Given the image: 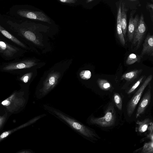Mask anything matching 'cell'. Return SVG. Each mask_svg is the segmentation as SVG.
I'll return each instance as SVG.
<instances>
[{
  "label": "cell",
  "mask_w": 153,
  "mask_h": 153,
  "mask_svg": "<svg viewBox=\"0 0 153 153\" xmlns=\"http://www.w3.org/2000/svg\"><path fill=\"white\" fill-rule=\"evenodd\" d=\"M52 69L43 75L38 84L37 97L41 99L47 95L58 83L65 71Z\"/></svg>",
  "instance_id": "1"
},
{
  "label": "cell",
  "mask_w": 153,
  "mask_h": 153,
  "mask_svg": "<svg viewBox=\"0 0 153 153\" xmlns=\"http://www.w3.org/2000/svg\"><path fill=\"white\" fill-rule=\"evenodd\" d=\"M44 107L50 113L66 123L72 128L83 135L89 138L95 137L96 135L93 131L77 121L53 108L46 105H45Z\"/></svg>",
  "instance_id": "2"
},
{
  "label": "cell",
  "mask_w": 153,
  "mask_h": 153,
  "mask_svg": "<svg viewBox=\"0 0 153 153\" xmlns=\"http://www.w3.org/2000/svg\"><path fill=\"white\" fill-rule=\"evenodd\" d=\"M105 114L104 116L101 117L91 118L90 123L102 127H107L112 126L116 119L115 110L112 102L109 104Z\"/></svg>",
  "instance_id": "3"
},
{
  "label": "cell",
  "mask_w": 153,
  "mask_h": 153,
  "mask_svg": "<svg viewBox=\"0 0 153 153\" xmlns=\"http://www.w3.org/2000/svg\"><path fill=\"white\" fill-rule=\"evenodd\" d=\"M24 49L8 44L0 39V55L5 59L10 60L22 56Z\"/></svg>",
  "instance_id": "4"
},
{
  "label": "cell",
  "mask_w": 153,
  "mask_h": 153,
  "mask_svg": "<svg viewBox=\"0 0 153 153\" xmlns=\"http://www.w3.org/2000/svg\"><path fill=\"white\" fill-rule=\"evenodd\" d=\"M146 32V26L145 22L143 15L142 14L140 17L137 27L134 33L132 42L131 48L136 51L140 47Z\"/></svg>",
  "instance_id": "5"
},
{
  "label": "cell",
  "mask_w": 153,
  "mask_h": 153,
  "mask_svg": "<svg viewBox=\"0 0 153 153\" xmlns=\"http://www.w3.org/2000/svg\"><path fill=\"white\" fill-rule=\"evenodd\" d=\"M152 77V76L151 74L147 77L129 101L127 107V112L128 117H131L132 114L145 89L150 83Z\"/></svg>",
  "instance_id": "6"
},
{
  "label": "cell",
  "mask_w": 153,
  "mask_h": 153,
  "mask_svg": "<svg viewBox=\"0 0 153 153\" xmlns=\"http://www.w3.org/2000/svg\"><path fill=\"white\" fill-rule=\"evenodd\" d=\"M17 14L19 16L29 19L39 20L49 23V19L42 12L34 11L25 9L18 10Z\"/></svg>",
  "instance_id": "7"
},
{
  "label": "cell",
  "mask_w": 153,
  "mask_h": 153,
  "mask_svg": "<svg viewBox=\"0 0 153 153\" xmlns=\"http://www.w3.org/2000/svg\"><path fill=\"white\" fill-rule=\"evenodd\" d=\"M37 63L33 60L24 59L10 63L3 67L6 70L30 68L36 65Z\"/></svg>",
  "instance_id": "8"
},
{
  "label": "cell",
  "mask_w": 153,
  "mask_h": 153,
  "mask_svg": "<svg viewBox=\"0 0 153 153\" xmlns=\"http://www.w3.org/2000/svg\"><path fill=\"white\" fill-rule=\"evenodd\" d=\"M135 11L132 10L130 13L128 25L127 28V36L129 42H132L135 32L137 27L140 17L138 14L133 17Z\"/></svg>",
  "instance_id": "9"
},
{
  "label": "cell",
  "mask_w": 153,
  "mask_h": 153,
  "mask_svg": "<svg viewBox=\"0 0 153 153\" xmlns=\"http://www.w3.org/2000/svg\"><path fill=\"white\" fill-rule=\"evenodd\" d=\"M149 85V88L145 93L138 105L136 114V118H137L144 113L150 102L151 98V88L150 84Z\"/></svg>",
  "instance_id": "10"
},
{
  "label": "cell",
  "mask_w": 153,
  "mask_h": 153,
  "mask_svg": "<svg viewBox=\"0 0 153 153\" xmlns=\"http://www.w3.org/2000/svg\"><path fill=\"white\" fill-rule=\"evenodd\" d=\"M146 54L150 56L153 55V36L149 33H148L145 39L143 49L139 55L142 58Z\"/></svg>",
  "instance_id": "11"
},
{
  "label": "cell",
  "mask_w": 153,
  "mask_h": 153,
  "mask_svg": "<svg viewBox=\"0 0 153 153\" xmlns=\"http://www.w3.org/2000/svg\"><path fill=\"white\" fill-rule=\"evenodd\" d=\"M121 2L118 6L117 19L116 30L118 38L121 44L123 46L125 45V41L123 33L121 22Z\"/></svg>",
  "instance_id": "12"
},
{
  "label": "cell",
  "mask_w": 153,
  "mask_h": 153,
  "mask_svg": "<svg viewBox=\"0 0 153 153\" xmlns=\"http://www.w3.org/2000/svg\"><path fill=\"white\" fill-rule=\"evenodd\" d=\"M128 9L126 7L125 3L123 1L121 4V25L123 33L124 36H126L127 30V13Z\"/></svg>",
  "instance_id": "13"
},
{
  "label": "cell",
  "mask_w": 153,
  "mask_h": 153,
  "mask_svg": "<svg viewBox=\"0 0 153 153\" xmlns=\"http://www.w3.org/2000/svg\"><path fill=\"white\" fill-rule=\"evenodd\" d=\"M0 32L5 37L18 45L22 49H27V46L24 43L11 34L0 25Z\"/></svg>",
  "instance_id": "14"
},
{
  "label": "cell",
  "mask_w": 153,
  "mask_h": 153,
  "mask_svg": "<svg viewBox=\"0 0 153 153\" xmlns=\"http://www.w3.org/2000/svg\"><path fill=\"white\" fill-rule=\"evenodd\" d=\"M41 116H42V115ZM41 116H39L35 118L34 119L32 120H31L30 122L20 126L14 129L5 131L3 132L0 135V141L7 137L9 135L12 133L14 131H17L18 130L24 127L27 126L29 124H30L37 120L38 119H39L42 117Z\"/></svg>",
  "instance_id": "15"
},
{
  "label": "cell",
  "mask_w": 153,
  "mask_h": 153,
  "mask_svg": "<svg viewBox=\"0 0 153 153\" xmlns=\"http://www.w3.org/2000/svg\"><path fill=\"white\" fill-rule=\"evenodd\" d=\"M142 70L136 69L131 71L123 74L121 77V79H125L128 81H132L136 78L139 74L142 71Z\"/></svg>",
  "instance_id": "16"
},
{
  "label": "cell",
  "mask_w": 153,
  "mask_h": 153,
  "mask_svg": "<svg viewBox=\"0 0 153 153\" xmlns=\"http://www.w3.org/2000/svg\"><path fill=\"white\" fill-rule=\"evenodd\" d=\"M151 122L149 118H146L142 121L138 120L137 124L138 125V130L139 132H143L148 129V126Z\"/></svg>",
  "instance_id": "17"
},
{
  "label": "cell",
  "mask_w": 153,
  "mask_h": 153,
  "mask_svg": "<svg viewBox=\"0 0 153 153\" xmlns=\"http://www.w3.org/2000/svg\"><path fill=\"white\" fill-rule=\"evenodd\" d=\"M141 59L140 55L132 53L128 56L126 61V63L128 65H131L136 62H139Z\"/></svg>",
  "instance_id": "18"
},
{
  "label": "cell",
  "mask_w": 153,
  "mask_h": 153,
  "mask_svg": "<svg viewBox=\"0 0 153 153\" xmlns=\"http://www.w3.org/2000/svg\"><path fill=\"white\" fill-rule=\"evenodd\" d=\"M98 85L100 88L102 90L108 91L111 87V85L106 80L99 79L97 81Z\"/></svg>",
  "instance_id": "19"
},
{
  "label": "cell",
  "mask_w": 153,
  "mask_h": 153,
  "mask_svg": "<svg viewBox=\"0 0 153 153\" xmlns=\"http://www.w3.org/2000/svg\"><path fill=\"white\" fill-rule=\"evenodd\" d=\"M114 99L116 105L118 109L121 110L122 102L120 94L117 93H115L114 95Z\"/></svg>",
  "instance_id": "20"
},
{
  "label": "cell",
  "mask_w": 153,
  "mask_h": 153,
  "mask_svg": "<svg viewBox=\"0 0 153 153\" xmlns=\"http://www.w3.org/2000/svg\"><path fill=\"white\" fill-rule=\"evenodd\" d=\"M153 141L149 143H146L144 145L142 150V153L153 152Z\"/></svg>",
  "instance_id": "21"
},
{
  "label": "cell",
  "mask_w": 153,
  "mask_h": 153,
  "mask_svg": "<svg viewBox=\"0 0 153 153\" xmlns=\"http://www.w3.org/2000/svg\"><path fill=\"white\" fill-rule=\"evenodd\" d=\"M81 78L83 80H88L90 79L91 76V72L88 70H83L79 74Z\"/></svg>",
  "instance_id": "22"
},
{
  "label": "cell",
  "mask_w": 153,
  "mask_h": 153,
  "mask_svg": "<svg viewBox=\"0 0 153 153\" xmlns=\"http://www.w3.org/2000/svg\"><path fill=\"white\" fill-rule=\"evenodd\" d=\"M144 77V76H143L141 77L128 91L127 94H129L134 91L140 85Z\"/></svg>",
  "instance_id": "23"
},
{
  "label": "cell",
  "mask_w": 153,
  "mask_h": 153,
  "mask_svg": "<svg viewBox=\"0 0 153 153\" xmlns=\"http://www.w3.org/2000/svg\"><path fill=\"white\" fill-rule=\"evenodd\" d=\"M146 8L149 12L152 22H153V4L149 2L147 3Z\"/></svg>",
  "instance_id": "24"
},
{
  "label": "cell",
  "mask_w": 153,
  "mask_h": 153,
  "mask_svg": "<svg viewBox=\"0 0 153 153\" xmlns=\"http://www.w3.org/2000/svg\"><path fill=\"white\" fill-rule=\"evenodd\" d=\"M59 1L61 2L67 4L74 3L76 1L74 0H59Z\"/></svg>",
  "instance_id": "25"
},
{
  "label": "cell",
  "mask_w": 153,
  "mask_h": 153,
  "mask_svg": "<svg viewBox=\"0 0 153 153\" xmlns=\"http://www.w3.org/2000/svg\"><path fill=\"white\" fill-rule=\"evenodd\" d=\"M30 73L28 74H27L24 76L23 78V82L25 83H27L28 82L30 76Z\"/></svg>",
  "instance_id": "26"
},
{
  "label": "cell",
  "mask_w": 153,
  "mask_h": 153,
  "mask_svg": "<svg viewBox=\"0 0 153 153\" xmlns=\"http://www.w3.org/2000/svg\"><path fill=\"white\" fill-rule=\"evenodd\" d=\"M153 123L152 122H151L149 125H150L148 127V129L150 131V133H153Z\"/></svg>",
  "instance_id": "27"
},
{
  "label": "cell",
  "mask_w": 153,
  "mask_h": 153,
  "mask_svg": "<svg viewBox=\"0 0 153 153\" xmlns=\"http://www.w3.org/2000/svg\"><path fill=\"white\" fill-rule=\"evenodd\" d=\"M4 120V118L3 117H0V127L2 125Z\"/></svg>",
  "instance_id": "28"
},
{
  "label": "cell",
  "mask_w": 153,
  "mask_h": 153,
  "mask_svg": "<svg viewBox=\"0 0 153 153\" xmlns=\"http://www.w3.org/2000/svg\"><path fill=\"white\" fill-rule=\"evenodd\" d=\"M9 103V102L7 100H5V101H3L2 103L3 105H7Z\"/></svg>",
  "instance_id": "29"
},
{
  "label": "cell",
  "mask_w": 153,
  "mask_h": 153,
  "mask_svg": "<svg viewBox=\"0 0 153 153\" xmlns=\"http://www.w3.org/2000/svg\"><path fill=\"white\" fill-rule=\"evenodd\" d=\"M18 153H31V152L29 151L25 150L20 152Z\"/></svg>",
  "instance_id": "30"
},
{
  "label": "cell",
  "mask_w": 153,
  "mask_h": 153,
  "mask_svg": "<svg viewBox=\"0 0 153 153\" xmlns=\"http://www.w3.org/2000/svg\"><path fill=\"white\" fill-rule=\"evenodd\" d=\"M93 1V0H88L87 1L88 2H91Z\"/></svg>",
  "instance_id": "31"
},
{
  "label": "cell",
  "mask_w": 153,
  "mask_h": 153,
  "mask_svg": "<svg viewBox=\"0 0 153 153\" xmlns=\"http://www.w3.org/2000/svg\"><path fill=\"white\" fill-rule=\"evenodd\" d=\"M153 153V152H149V153Z\"/></svg>",
  "instance_id": "32"
}]
</instances>
